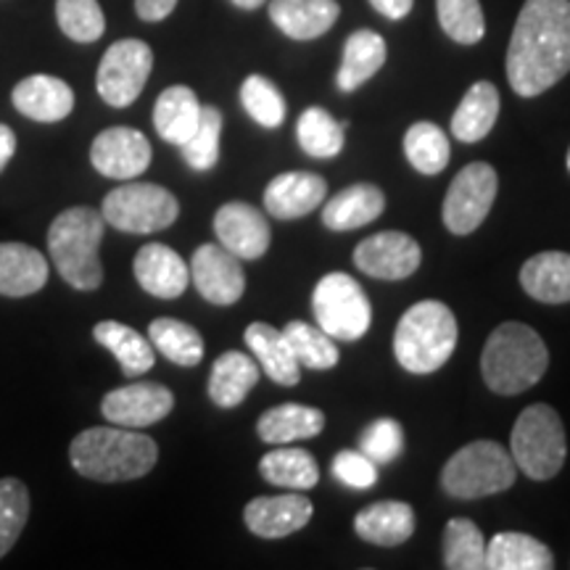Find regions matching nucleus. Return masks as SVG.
I'll list each match as a JSON object with an SVG mask.
<instances>
[{
  "instance_id": "nucleus-1",
  "label": "nucleus",
  "mask_w": 570,
  "mask_h": 570,
  "mask_svg": "<svg viewBox=\"0 0 570 570\" xmlns=\"http://www.w3.org/2000/svg\"><path fill=\"white\" fill-rule=\"evenodd\" d=\"M570 71V0H525L508 48V82L537 98Z\"/></svg>"
},
{
  "instance_id": "nucleus-2",
  "label": "nucleus",
  "mask_w": 570,
  "mask_h": 570,
  "mask_svg": "<svg viewBox=\"0 0 570 570\" xmlns=\"http://www.w3.org/2000/svg\"><path fill=\"white\" fill-rule=\"evenodd\" d=\"M71 468L90 481L119 483L148 475L159 460V446L138 428L101 425L77 433L69 446Z\"/></svg>"
},
{
  "instance_id": "nucleus-3",
  "label": "nucleus",
  "mask_w": 570,
  "mask_h": 570,
  "mask_svg": "<svg viewBox=\"0 0 570 570\" xmlns=\"http://www.w3.org/2000/svg\"><path fill=\"white\" fill-rule=\"evenodd\" d=\"M550 367L544 338L525 323H502L487 338L481 354V375L489 391L518 396L537 386Z\"/></svg>"
},
{
  "instance_id": "nucleus-4",
  "label": "nucleus",
  "mask_w": 570,
  "mask_h": 570,
  "mask_svg": "<svg viewBox=\"0 0 570 570\" xmlns=\"http://www.w3.org/2000/svg\"><path fill=\"white\" fill-rule=\"evenodd\" d=\"M106 219L90 206H71L53 219L48 252L59 275L77 291H96L104 283L101 248Z\"/></svg>"
},
{
  "instance_id": "nucleus-5",
  "label": "nucleus",
  "mask_w": 570,
  "mask_h": 570,
  "mask_svg": "<svg viewBox=\"0 0 570 570\" xmlns=\"http://www.w3.org/2000/svg\"><path fill=\"white\" fill-rule=\"evenodd\" d=\"M458 346V317L444 302L428 298L412 304L394 331V356L407 373L431 375Z\"/></svg>"
},
{
  "instance_id": "nucleus-6",
  "label": "nucleus",
  "mask_w": 570,
  "mask_h": 570,
  "mask_svg": "<svg viewBox=\"0 0 570 570\" xmlns=\"http://www.w3.org/2000/svg\"><path fill=\"white\" fill-rule=\"evenodd\" d=\"M510 454L515 468L531 481H550L568 458L566 428L550 404H531L520 412L510 433Z\"/></svg>"
},
{
  "instance_id": "nucleus-7",
  "label": "nucleus",
  "mask_w": 570,
  "mask_h": 570,
  "mask_svg": "<svg viewBox=\"0 0 570 570\" xmlns=\"http://www.w3.org/2000/svg\"><path fill=\"white\" fill-rule=\"evenodd\" d=\"M518 479L510 449L497 441H473L458 449L441 470V489L458 499H481L502 494Z\"/></svg>"
},
{
  "instance_id": "nucleus-8",
  "label": "nucleus",
  "mask_w": 570,
  "mask_h": 570,
  "mask_svg": "<svg viewBox=\"0 0 570 570\" xmlns=\"http://www.w3.org/2000/svg\"><path fill=\"white\" fill-rule=\"evenodd\" d=\"M312 312H315L317 327L333 341H360L373 323V306L360 283L346 273H327L320 277L312 294Z\"/></svg>"
},
{
  "instance_id": "nucleus-9",
  "label": "nucleus",
  "mask_w": 570,
  "mask_h": 570,
  "mask_svg": "<svg viewBox=\"0 0 570 570\" xmlns=\"http://www.w3.org/2000/svg\"><path fill=\"white\" fill-rule=\"evenodd\" d=\"M101 214L106 225L130 235L167 230L180 217V204L167 188L151 183H125L106 194Z\"/></svg>"
},
{
  "instance_id": "nucleus-10",
  "label": "nucleus",
  "mask_w": 570,
  "mask_h": 570,
  "mask_svg": "<svg viewBox=\"0 0 570 570\" xmlns=\"http://www.w3.org/2000/svg\"><path fill=\"white\" fill-rule=\"evenodd\" d=\"M154 69V51L142 40H117L98 63V96L114 109H127L138 101Z\"/></svg>"
},
{
  "instance_id": "nucleus-11",
  "label": "nucleus",
  "mask_w": 570,
  "mask_h": 570,
  "mask_svg": "<svg viewBox=\"0 0 570 570\" xmlns=\"http://www.w3.org/2000/svg\"><path fill=\"white\" fill-rule=\"evenodd\" d=\"M497 169L487 161L462 167L444 198V225L454 235H470L483 225L497 198Z\"/></svg>"
},
{
  "instance_id": "nucleus-12",
  "label": "nucleus",
  "mask_w": 570,
  "mask_h": 570,
  "mask_svg": "<svg viewBox=\"0 0 570 570\" xmlns=\"http://www.w3.org/2000/svg\"><path fill=\"white\" fill-rule=\"evenodd\" d=\"M420 262H423V252L407 233H375L354 248L356 269L375 277V281H404V277L417 273Z\"/></svg>"
},
{
  "instance_id": "nucleus-13",
  "label": "nucleus",
  "mask_w": 570,
  "mask_h": 570,
  "mask_svg": "<svg viewBox=\"0 0 570 570\" xmlns=\"http://www.w3.org/2000/svg\"><path fill=\"white\" fill-rule=\"evenodd\" d=\"M190 281L206 302L214 306H230L240 302L246 291V275L240 259L223 244H204L190 259Z\"/></svg>"
},
{
  "instance_id": "nucleus-14",
  "label": "nucleus",
  "mask_w": 570,
  "mask_h": 570,
  "mask_svg": "<svg viewBox=\"0 0 570 570\" xmlns=\"http://www.w3.org/2000/svg\"><path fill=\"white\" fill-rule=\"evenodd\" d=\"M151 142L135 127H109L92 140L90 161L111 180H135L151 167Z\"/></svg>"
},
{
  "instance_id": "nucleus-15",
  "label": "nucleus",
  "mask_w": 570,
  "mask_h": 570,
  "mask_svg": "<svg viewBox=\"0 0 570 570\" xmlns=\"http://www.w3.org/2000/svg\"><path fill=\"white\" fill-rule=\"evenodd\" d=\"M214 233L219 244L240 262L262 259L273 240L265 214L246 202H227L219 206L214 214Z\"/></svg>"
},
{
  "instance_id": "nucleus-16",
  "label": "nucleus",
  "mask_w": 570,
  "mask_h": 570,
  "mask_svg": "<svg viewBox=\"0 0 570 570\" xmlns=\"http://www.w3.org/2000/svg\"><path fill=\"white\" fill-rule=\"evenodd\" d=\"M175 396L161 383H130L104 396L101 412L111 425L148 428L173 412Z\"/></svg>"
},
{
  "instance_id": "nucleus-17",
  "label": "nucleus",
  "mask_w": 570,
  "mask_h": 570,
  "mask_svg": "<svg viewBox=\"0 0 570 570\" xmlns=\"http://www.w3.org/2000/svg\"><path fill=\"white\" fill-rule=\"evenodd\" d=\"M315 515V508L302 491H288L277 497H256L246 504L244 520L248 531L259 539H285L302 531Z\"/></svg>"
},
{
  "instance_id": "nucleus-18",
  "label": "nucleus",
  "mask_w": 570,
  "mask_h": 570,
  "mask_svg": "<svg viewBox=\"0 0 570 570\" xmlns=\"http://www.w3.org/2000/svg\"><path fill=\"white\" fill-rule=\"evenodd\" d=\"M327 198V183L315 173H283L269 180L265 188V209L269 217L302 219L323 206Z\"/></svg>"
},
{
  "instance_id": "nucleus-19",
  "label": "nucleus",
  "mask_w": 570,
  "mask_h": 570,
  "mask_svg": "<svg viewBox=\"0 0 570 570\" xmlns=\"http://www.w3.org/2000/svg\"><path fill=\"white\" fill-rule=\"evenodd\" d=\"M135 281L146 294L156 298H177L190 283V267L175 248L164 244H146L135 254Z\"/></svg>"
},
{
  "instance_id": "nucleus-20",
  "label": "nucleus",
  "mask_w": 570,
  "mask_h": 570,
  "mask_svg": "<svg viewBox=\"0 0 570 570\" xmlns=\"http://www.w3.org/2000/svg\"><path fill=\"white\" fill-rule=\"evenodd\" d=\"M11 101L35 122H61L75 109V90L59 77L30 75L13 88Z\"/></svg>"
},
{
  "instance_id": "nucleus-21",
  "label": "nucleus",
  "mask_w": 570,
  "mask_h": 570,
  "mask_svg": "<svg viewBox=\"0 0 570 570\" xmlns=\"http://www.w3.org/2000/svg\"><path fill=\"white\" fill-rule=\"evenodd\" d=\"M336 0H273L269 19L291 40H315L338 21Z\"/></svg>"
},
{
  "instance_id": "nucleus-22",
  "label": "nucleus",
  "mask_w": 570,
  "mask_h": 570,
  "mask_svg": "<svg viewBox=\"0 0 570 570\" xmlns=\"http://www.w3.org/2000/svg\"><path fill=\"white\" fill-rule=\"evenodd\" d=\"M386 209V196L377 185L370 183H356L341 190L325 202L323 206V225L327 230H356V227H365L377 219Z\"/></svg>"
},
{
  "instance_id": "nucleus-23",
  "label": "nucleus",
  "mask_w": 570,
  "mask_h": 570,
  "mask_svg": "<svg viewBox=\"0 0 570 570\" xmlns=\"http://www.w3.org/2000/svg\"><path fill=\"white\" fill-rule=\"evenodd\" d=\"M356 537L377 547H399L415 533V510L407 502H375L354 518Z\"/></svg>"
},
{
  "instance_id": "nucleus-24",
  "label": "nucleus",
  "mask_w": 570,
  "mask_h": 570,
  "mask_svg": "<svg viewBox=\"0 0 570 570\" xmlns=\"http://www.w3.org/2000/svg\"><path fill=\"white\" fill-rule=\"evenodd\" d=\"M244 338L267 377H273L281 386H296L298 377H302V365H298L294 348H291L283 331H277L269 323H252L246 327Z\"/></svg>"
},
{
  "instance_id": "nucleus-25",
  "label": "nucleus",
  "mask_w": 570,
  "mask_h": 570,
  "mask_svg": "<svg viewBox=\"0 0 570 570\" xmlns=\"http://www.w3.org/2000/svg\"><path fill=\"white\" fill-rule=\"evenodd\" d=\"M520 285L541 304L570 302V254L541 252L520 267Z\"/></svg>"
},
{
  "instance_id": "nucleus-26",
  "label": "nucleus",
  "mask_w": 570,
  "mask_h": 570,
  "mask_svg": "<svg viewBox=\"0 0 570 570\" xmlns=\"http://www.w3.org/2000/svg\"><path fill=\"white\" fill-rule=\"evenodd\" d=\"M48 283V262L27 244H0V296H32Z\"/></svg>"
},
{
  "instance_id": "nucleus-27",
  "label": "nucleus",
  "mask_w": 570,
  "mask_h": 570,
  "mask_svg": "<svg viewBox=\"0 0 570 570\" xmlns=\"http://www.w3.org/2000/svg\"><path fill=\"white\" fill-rule=\"evenodd\" d=\"M256 383H259V365L244 352H225L214 360L209 375V399L219 410H235L244 404Z\"/></svg>"
},
{
  "instance_id": "nucleus-28",
  "label": "nucleus",
  "mask_w": 570,
  "mask_h": 570,
  "mask_svg": "<svg viewBox=\"0 0 570 570\" xmlns=\"http://www.w3.org/2000/svg\"><path fill=\"white\" fill-rule=\"evenodd\" d=\"M389 48L386 40L373 30H356L344 42V61L336 75L338 90L354 92L367 80H373L377 71L386 63Z\"/></svg>"
},
{
  "instance_id": "nucleus-29",
  "label": "nucleus",
  "mask_w": 570,
  "mask_h": 570,
  "mask_svg": "<svg viewBox=\"0 0 570 570\" xmlns=\"http://www.w3.org/2000/svg\"><path fill=\"white\" fill-rule=\"evenodd\" d=\"M325 415L315 407H306V404L285 402L281 407L267 410L265 415L256 423V433L265 444L283 446L294 444V441L315 439L317 433H323Z\"/></svg>"
},
{
  "instance_id": "nucleus-30",
  "label": "nucleus",
  "mask_w": 570,
  "mask_h": 570,
  "mask_svg": "<svg viewBox=\"0 0 570 570\" xmlns=\"http://www.w3.org/2000/svg\"><path fill=\"white\" fill-rule=\"evenodd\" d=\"M198 119H202V104H198L196 92L185 85H173L156 98L154 127L159 138L173 146H183L196 132Z\"/></svg>"
},
{
  "instance_id": "nucleus-31",
  "label": "nucleus",
  "mask_w": 570,
  "mask_h": 570,
  "mask_svg": "<svg viewBox=\"0 0 570 570\" xmlns=\"http://www.w3.org/2000/svg\"><path fill=\"white\" fill-rule=\"evenodd\" d=\"M487 568L489 570H550L554 568V554L547 544L529 533L502 531L487 541Z\"/></svg>"
},
{
  "instance_id": "nucleus-32",
  "label": "nucleus",
  "mask_w": 570,
  "mask_h": 570,
  "mask_svg": "<svg viewBox=\"0 0 570 570\" xmlns=\"http://www.w3.org/2000/svg\"><path fill=\"white\" fill-rule=\"evenodd\" d=\"M92 338L98 341L104 348L117 356L119 367L125 375L138 377L154 367L156 362V348L146 336H140L138 331L117 320H104L92 327Z\"/></svg>"
},
{
  "instance_id": "nucleus-33",
  "label": "nucleus",
  "mask_w": 570,
  "mask_h": 570,
  "mask_svg": "<svg viewBox=\"0 0 570 570\" xmlns=\"http://www.w3.org/2000/svg\"><path fill=\"white\" fill-rule=\"evenodd\" d=\"M499 117V90L481 80L470 88L452 117V135L462 142H479L494 130Z\"/></svg>"
},
{
  "instance_id": "nucleus-34",
  "label": "nucleus",
  "mask_w": 570,
  "mask_h": 570,
  "mask_svg": "<svg viewBox=\"0 0 570 570\" xmlns=\"http://www.w3.org/2000/svg\"><path fill=\"white\" fill-rule=\"evenodd\" d=\"M259 473L267 483L285 491H309L320 481V465L306 449L277 446L259 460Z\"/></svg>"
},
{
  "instance_id": "nucleus-35",
  "label": "nucleus",
  "mask_w": 570,
  "mask_h": 570,
  "mask_svg": "<svg viewBox=\"0 0 570 570\" xmlns=\"http://www.w3.org/2000/svg\"><path fill=\"white\" fill-rule=\"evenodd\" d=\"M148 341L156 352L180 367H196L204 360V338L196 327L173 317H159L148 325Z\"/></svg>"
},
{
  "instance_id": "nucleus-36",
  "label": "nucleus",
  "mask_w": 570,
  "mask_h": 570,
  "mask_svg": "<svg viewBox=\"0 0 570 570\" xmlns=\"http://www.w3.org/2000/svg\"><path fill=\"white\" fill-rule=\"evenodd\" d=\"M298 146L312 159H336L344 151V125L331 117V111L309 106L296 122Z\"/></svg>"
},
{
  "instance_id": "nucleus-37",
  "label": "nucleus",
  "mask_w": 570,
  "mask_h": 570,
  "mask_svg": "<svg viewBox=\"0 0 570 570\" xmlns=\"http://www.w3.org/2000/svg\"><path fill=\"white\" fill-rule=\"evenodd\" d=\"M404 156L420 175H439L444 173L452 146H449L446 132L433 122H415L404 132Z\"/></svg>"
},
{
  "instance_id": "nucleus-38",
  "label": "nucleus",
  "mask_w": 570,
  "mask_h": 570,
  "mask_svg": "<svg viewBox=\"0 0 570 570\" xmlns=\"http://www.w3.org/2000/svg\"><path fill=\"white\" fill-rule=\"evenodd\" d=\"M444 566L452 570L487 568V537L468 518H452L444 525Z\"/></svg>"
},
{
  "instance_id": "nucleus-39",
  "label": "nucleus",
  "mask_w": 570,
  "mask_h": 570,
  "mask_svg": "<svg viewBox=\"0 0 570 570\" xmlns=\"http://www.w3.org/2000/svg\"><path fill=\"white\" fill-rule=\"evenodd\" d=\"M285 338H288L291 348H294L298 365L309 370H331L338 365V346L323 327L306 325L302 320H294L283 327Z\"/></svg>"
},
{
  "instance_id": "nucleus-40",
  "label": "nucleus",
  "mask_w": 570,
  "mask_h": 570,
  "mask_svg": "<svg viewBox=\"0 0 570 570\" xmlns=\"http://www.w3.org/2000/svg\"><path fill=\"white\" fill-rule=\"evenodd\" d=\"M441 30L460 46H475L487 35V19L479 0H436Z\"/></svg>"
},
{
  "instance_id": "nucleus-41",
  "label": "nucleus",
  "mask_w": 570,
  "mask_h": 570,
  "mask_svg": "<svg viewBox=\"0 0 570 570\" xmlns=\"http://www.w3.org/2000/svg\"><path fill=\"white\" fill-rule=\"evenodd\" d=\"M240 104L256 125L275 130L285 122V98L265 75H248L240 85Z\"/></svg>"
},
{
  "instance_id": "nucleus-42",
  "label": "nucleus",
  "mask_w": 570,
  "mask_h": 570,
  "mask_svg": "<svg viewBox=\"0 0 570 570\" xmlns=\"http://www.w3.org/2000/svg\"><path fill=\"white\" fill-rule=\"evenodd\" d=\"M219 135H223V114L214 106H202V119H198L196 132L183 142V159L188 161L196 173H209L219 161Z\"/></svg>"
},
{
  "instance_id": "nucleus-43",
  "label": "nucleus",
  "mask_w": 570,
  "mask_h": 570,
  "mask_svg": "<svg viewBox=\"0 0 570 570\" xmlns=\"http://www.w3.org/2000/svg\"><path fill=\"white\" fill-rule=\"evenodd\" d=\"M30 518V491L19 479H0V558L11 552Z\"/></svg>"
},
{
  "instance_id": "nucleus-44",
  "label": "nucleus",
  "mask_w": 570,
  "mask_h": 570,
  "mask_svg": "<svg viewBox=\"0 0 570 570\" xmlns=\"http://www.w3.org/2000/svg\"><path fill=\"white\" fill-rule=\"evenodd\" d=\"M56 19L61 32L75 42H96L106 30L98 0H56Z\"/></svg>"
},
{
  "instance_id": "nucleus-45",
  "label": "nucleus",
  "mask_w": 570,
  "mask_h": 570,
  "mask_svg": "<svg viewBox=\"0 0 570 570\" xmlns=\"http://www.w3.org/2000/svg\"><path fill=\"white\" fill-rule=\"evenodd\" d=\"M360 452H365L375 465H389L404 452V428L391 417L373 420L362 431Z\"/></svg>"
},
{
  "instance_id": "nucleus-46",
  "label": "nucleus",
  "mask_w": 570,
  "mask_h": 570,
  "mask_svg": "<svg viewBox=\"0 0 570 570\" xmlns=\"http://www.w3.org/2000/svg\"><path fill=\"white\" fill-rule=\"evenodd\" d=\"M333 475L348 489L365 491L373 489L377 483V465L365 452L344 449V452H338L336 460H333Z\"/></svg>"
},
{
  "instance_id": "nucleus-47",
  "label": "nucleus",
  "mask_w": 570,
  "mask_h": 570,
  "mask_svg": "<svg viewBox=\"0 0 570 570\" xmlns=\"http://www.w3.org/2000/svg\"><path fill=\"white\" fill-rule=\"evenodd\" d=\"M177 0H135V11L142 21H161L175 11Z\"/></svg>"
},
{
  "instance_id": "nucleus-48",
  "label": "nucleus",
  "mask_w": 570,
  "mask_h": 570,
  "mask_svg": "<svg viewBox=\"0 0 570 570\" xmlns=\"http://www.w3.org/2000/svg\"><path fill=\"white\" fill-rule=\"evenodd\" d=\"M412 3H415V0H370V6H373L377 13H383V17L391 21H399V19L407 17V13L412 11Z\"/></svg>"
},
{
  "instance_id": "nucleus-49",
  "label": "nucleus",
  "mask_w": 570,
  "mask_h": 570,
  "mask_svg": "<svg viewBox=\"0 0 570 570\" xmlns=\"http://www.w3.org/2000/svg\"><path fill=\"white\" fill-rule=\"evenodd\" d=\"M13 154H17V132H13L9 125L0 122V173L9 167Z\"/></svg>"
},
{
  "instance_id": "nucleus-50",
  "label": "nucleus",
  "mask_w": 570,
  "mask_h": 570,
  "mask_svg": "<svg viewBox=\"0 0 570 570\" xmlns=\"http://www.w3.org/2000/svg\"><path fill=\"white\" fill-rule=\"evenodd\" d=\"M233 6H238V9H244V11H254V9H259V6H265L267 0H230Z\"/></svg>"
},
{
  "instance_id": "nucleus-51",
  "label": "nucleus",
  "mask_w": 570,
  "mask_h": 570,
  "mask_svg": "<svg viewBox=\"0 0 570 570\" xmlns=\"http://www.w3.org/2000/svg\"><path fill=\"white\" fill-rule=\"evenodd\" d=\"M566 161H568V173H570V148H568V159Z\"/></svg>"
}]
</instances>
